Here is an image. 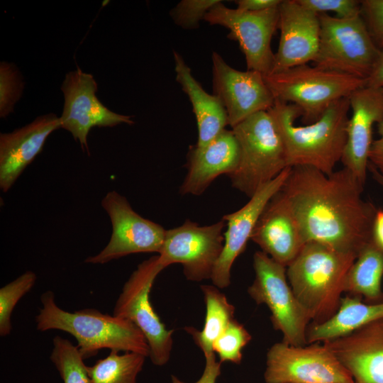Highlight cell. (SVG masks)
<instances>
[{
    "label": "cell",
    "mask_w": 383,
    "mask_h": 383,
    "mask_svg": "<svg viewBox=\"0 0 383 383\" xmlns=\"http://www.w3.org/2000/svg\"><path fill=\"white\" fill-rule=\"evenodd\" d=\"M364 185L348 169L328 175L292 167L281 188L306 243L316 242L357 256L372 240L377 209L361 195Z\"/></svg>",
    "instance_id": "obj_1"
},
{
    "label": "cell",
    "mask_w": 383,
    "mask_h": 383,
    "mask_svg": "<svg viewBox=\"0 0 383 383\" xmlns=\"http://www.w3.org/2000/svg\"><path fill=\"white\" fill-rule=\"evenodd\" d=\"M349 111V99L343 98L333 103L317 121L297 126L295 121L301 116L299 109L275 99L268 112L283 142L288 167L310 166L328 175L333 172L346 144Z\"/></svg>",
    "instance_id": "obj_2"
},
{
    "label": "cell",
    "mask_w": 383,
    "mask_h": 383,
    "mask_svg": "<svg viewBox=\"0 0 383 383\" xmlns=\"http://www.w3.org/2000/svg\"><path fill=\"white\" fill-rule=\"evenodd\" d=\"M40 302L42 307L35 316L37 329L60 330L71 334L76 338L84 360L96 355L104 348L149 357L150 348L145 337L131 321L94 309L65 311L56 304L51 291L41 295Z\"/></svg>",
    "instance_id": "obj_3"
},
{
    "label": "cell",
    "mask_w": 383,
    "mask_h": 383,
    "mask_svg": "<svg viewBox=\"0 0 383 383\" xmlns=\"http://www.w3.org/2000/svg\"><path fill=\"white\" fill-rule=\"evenodd\" d=\"M356 257L308 242L287 267L289 284L311 323L324 322L337 311L347 274Z\"/></svg>",
    "instance_id": "obj_4"
},
{
    "label": "cell",
    "mask_w": 383,
    "mask_h": 383,
    "mask_svg": "<svg viewBox=\"0 0 383 383\" xmlns=\"http://www.w3.org/2000/svg\"><path fill=\"white\" fill-rule=\"evenodd\" d=\"M240 148V162L228 175L231 185L249 198L287 165L283 142L268 111L257 112L232 128Z\"/></svg>",
    "instance_id": "obj_5"
},
{
    "label": "cell",
    "mask_w": 383,
    "mask_h": 383,
    "mask_svg": "<svg viewBox=\"0 0 383 383\" xmlns=\"http://www.w3.org/2000/svg\"><path fill=\"white\" fill-rule=\"evenodd\" d=\"M275 99L296 106L306 124L317 121L338 99L365 86V81L307 64L264 75Z\"/></svg>",
    "instance_id": "obj_6"
},
{
    "label": "cell",
    "mask_w": 383,
    "mask_h": 383,
    "mask_svg": "<svg viewBox=\"0 0 383 383\" xmlns=\"http://www.w3.org/2000/svg\"><path fill=\"white\" fill-rule=\"evenodd\" d=\"M318 16L321 35L314 65L366 81L381 51L374 45L361 14L348 18L324 13Z\"/></svg>",
    "instance_id": "obj_7"
},
{
    "label": "cell",
    "mask_w": 383,
    "mask_h": 383,
    "mask_svg": "<svg viewBox=\"0 0 383 383\" xmlns=\"http://www.w3.org/2000/svg\"><path fill=\"white\" fill-rule=\"evenodd\" d=\"M253 268L255 276L248 289L249 295L257 304L267 305L274 328L283 335L282 342L294 346L306 345L311 321L289 284L287 267L257 251Z\"/></svg>",
    "instance_id": "obj_8"
},
{
    "label": "cell",
    "mask_w": 383,
    "mask_h": 383,
    "mask_svg": "<svg viewBox=\"0 0 383 383\" xmlns=\"http://www.w3.org/2000/svg\"><path fill=\"white\" fill-rule=\"evenodd\" d=\"M164 269L158 255L140 263L124 284L113 309V316L131 321L140 330L149 345V357L157 366L169 361L173 344L174 331L167 329L149 298L156 277Z\"/></svg>",
    "instance_id": "obj_9"
},
{
    "label": "cell",
    "mask_w": 383,
    "mask_h": 383,
    "mask_svg": "<svg viewBox=\"0 0 383 383\" xmlns=\"http://www.w3.org/2000/svg\"><path fill=\"white\" fill-rule=\"evenodd\" d=\"M264 379L266 383H355L323 343L274 344L267 353Z\"/></svg>",
    "instance_id": "obj_10"
},
{
    "label": "cell",
    "mask_w": 383,
    "mask_h": 383,
    "mask_svg": "<svg viewBox=\"0 0 383 383\" xmlns=\"http://www.w3.org/2000/svg\"><path fill=\"white\" fill-rule=\"evenodd\" d=\"M223 219L209 226H199L187 220L181 226L166 230L164 243L158 254L166 268L180 263L187 279L201 282L211 279L224 245Z\"/></svg>",
    "instance_id": "obj_11"
},
{
    "label": "cell",
    "mask_w": 383,
    "mask_h": 383,
    "mask_svg": "<svg viewBox=\"0 0 383 383\" xmlns=\"http://www.w3.org/2000/svg\"><path fill=\"white\" fill-rule=\"evenodd\" d=\"M279 16V6L245 11L230 9L222 1L206 13L204 21L211 26L228 28V38L238 43L245 55L247 70L267 75L274 62L271 41L278 28Z\"/></svg>",
    "instance_id": "obj_12"
},
{
    "label": "cell",
    "mask_w": 383,
    "mask_h": 383,
    "mask_svg": "<svg viewBox=\"0 0 383 383\" xmlns=\"http://www.w3.org/2000/svg\"><path fill=\"white\" fill-rule=\"evenodd\" d=\"M101 206L111 223V238L101 252L87 257L85 262L102 265L131 254L160 253L166 233L161 225L136 213L116 191L109 192Z\"/></svg>",
    "instance_id": "obj_13"
},
{
    "label": "cell",
    "mask_w": 383,
    "mask_h": 383,
    "mask_svg": "<svg viewBox=\"0 0 383 383\" xmlns=\"http://www.w3.org/2000/svg\"><path fill=\"white\" fill-rule=\"evenodd\" d=\"M65 97L61 128L79 140L82 151L89 155L87 137L94 126L113 127L121 123L132 125V116L116 113L102 104L96 96L97 84L94 77L79 68L68 72L62 84Z\"/></svg>",
    "instance_id": "obj_14"
},
{
    "label": "cell",
    "mask_w": 383,
    "mask_h": 383,
    "mask_svg": "<svg viewBox=\"0 0 383 383\" xmlns=\"http://www.w3.org/2000/svg\"><path fill=\"white\" fill-rule=\"evenodd\" d=\"M211 61L213 94L222 102L231 128L274 105L275 97L262 73L235 70L215 51Z\"/></svg>",
    "instance_id": "obj_15"
},
{
    "label": "cell",
    "mask_w": 383,
    "mask_h": 383,
    "mask_svg": "<svg viewBox=\"0 0 383 383\" xmlns=\"http://www.w3.org/2000/svg\"><path fill=\"white\" fill-rule=\"evenodd\" d=\"M279 14L280 38L271 73L313 62L319 48L318 13L304 7L297 0H282Z\"/></svg>",
    "instance_id": "obj_16"
},
{
    "label": "cell",
    "mask_w": 383,
    "mask_h": 383,
    "mask_svg": "<svg viewBox=\"0 0 383 383\" xmlns=\"http://www.w3.org/2000/svg\"><path fill=\"white\" fill-rule=\"evenodd\" d=\"M291 168L287 167L276 178L260 188L240 209L223 216L227 226L224 245L211 278L213 285L218 289L226 288L231 284L233 262L244 251L262 211L282 188Z\"/></svg>",
    "instance_id": "obj_17"
},
{
    "label": "cell",
    "mask_w": 383,
    "mask_h": 383,
    "mask_svg": "<svg viewBox=\"0 0 383 383\" xmlns=\"http://www.w3.org/2000/svg\"><path fill=\"white\" fill-rule=\"evenodd\" d=\"M351 118L341 162L365 185L374 123L383 120V89L364 86L349 96Z\"/></svg>",
    "instance_id": "obj_18"
},
{
    "label": "cell",
    "mask_w": 383,
    "mask_h": 383,
    "mask_svg": "<svg viewBox=\"0 0 383 383\" xmlns=\"http://www.w3.org/2000/svg\"><path fill=\"white\" fill-rule=\"evenodd\" d=\"M272 259L287 267L305 241L289 203L281 189L262 211L250 237Z\"/></svg>",
    "instance_id": "obj_19"
},
{
    "label": "cell",
    "mask_w": 383,
    "mask_h": 383,
    "mask_svg": "<svg viewBox=\"0 0 383 383\" xmlns=\"http://www.w3.org/2000/svg\"><path fill=\"white\" fill-rule=\"evenodd\" d=\"M323 343L355 383H383V319Z\"/></svg>",
    "instance_id": "obj_20"
},
{
    "label": "cell",
    "mask_w": 383,
    "mask_h": 383,
    "mask_svg": "<svg viewBox=\"0 0 383 383\" xmlns=\"http://www.w3.org/2000/svg\"><path fill=\"white\" fill-rule=\"evenodd\" d=\"M239 162L240 148L232 129H224L204 146H192L180 194H202L218 177L233 173Z\"/></svg>",
    "instance_id": "obj_21"
},
{
    "label": "cell",
    "mask_w": 383,
    "mask_h": 383,
    "mask_svg": "<svg viewBox=\"0 0 383 383\" xmlns=\"http://www.w3.org/2000/svg\"><path fill=\"white\" fill-rule=\"evenodd\" d=\"M61 128L60 117L48 113L11 133L0 135V188L7 192L42 151L47 138Z\"/></svg>",
    "instance_id": "obj_22"
},
{
    "label": "cell",
    "mask_w": 383,
    "mask_h": 383,
    "mask_svg": "<svg viewBox=\"0 0 383 383\" xmlns=\"http://www.w3.org/2000/svg\"><path fill=\"white\" fill-rule=\"evenodd\" d=\"M173 56L176 80L188 96L196 119L198 140L196 145L201 147L226 129L228 125V116L221 100L204 89L182 55L174 51Z\"/></svg>",
    "instance_id": "obj_23"
},
{
    "label": "cell",
    "mask_w": 383,
    "mask_h": 383,
    "mask_svg": "<svg viewBox=\"0 0 383 383\" xmlns=\"http://www.w3.org/2000/svg\"><path fill=\"white\" fill-rule=\"evenodd\" d=\"M361 299L350 295L342 296L337 311L330 318L320 323L309 324L307 344L331 340L383 319V301L370 304Z\"/></svg>",
    "instance_id": "obj_24"
},
{
    "label": "cell",
    "mask_w": 383,
    "mask_h": 383,
    "mask_svg": "<svg viewBox=\"0 0 383 383\" xmlns=\"http://www.w3.org/2000/svg\"><path fill=\"white\" fill-rule=\"evenodd\" d=\"M383 249L372 240L358 253L347 274L344 293L364 298L366 303L383 301Z\"/></svg>",
    "instance_id": "obj_25"
},
{
    "label": "cell",
    "mask_w": 383,
    "mask_h": 383,
    "mask_svg": "<svg viewBox=\"0 0 383 383\" xmlns=\"http://www.w3.org/2000/svg\"><path fill=\"white\" fill-rule=\"evenodd\" d=\"M206 304L204 325L201 331L194 327H185L186 331L203 352L204 357L215 355L213 345L234 318L235 307L212 285H201Z\"/></svg>",
    "instance_id": "obj_26"
},
{
    "label": "cell",
    "mask_w": 383,
    "mask_h": 383,
    "mask_svg": "<svg viewBox=\"0 0 383 383\" xmlns=\"http://www.w3.org/2000/svg\"><path fill=\"white\" fill-rule=\"evenodd\" d=\"M111 350L105 358L100 359L87 372L91 383H137L136 378L141 371L146 356L133 352Z\"/></svg>",
    "instance_id": "obj_27"
},
{
    "label": "cell",
    "mask_w": 383,
    "mask_h": 383,
    "mask_svg": "<svg viewBox=\"0 0 383 383\" xmlns=\"http://www.w3.org/2000/svg\"><path fill=\"white\" fill-rule=\"evenodd\" d=\"M50 360L64 383H91L87 366L84 362L77 346L61 336L52 340Z\"/></svg>",
    "instance_id": "obj_28"
},
{
    "label": "cell",
    "mask_w": 383,
    "mask_h": 383,
    "mask_svg": "<svg viewBox=\"0 0 383 383\" xmlns=\"http://www.w3.org/2000/svg\"><path fill=\"white\" fill-rule=\"evenodd\" d=\"M36 279L33 272L27 271L0 289L1 336L10 334L12 311L18 301L32 289Z\"/></svg>",
    "instance_id": "obj_29"
},
{
    "label": "cell",
    "mask_w": 383,
    "mask_h": 383,
    "mask_svg": "<svg viewBox=\"0 0 383 383\" xmlns=\"http://www.w3.org/2000/svg\"><path fill=\"white\" fill-rule=\"evenodd\" d=\"M251 338L244 326L234 318L215 340L213 350L219 356L220 362L228 361L240 364L243 359L242 350Z\"/></svg>",
    "instance_id": "obj_30"
},
{
    "label": "cell",
    "mask_w": 383,
    "mask_h": 383,
    "mask_svg": "<svg viewBox=\"0 0 383 383\" xmlns=\"http://www.w3.org/2000/svg\"><path fill=\"white\" fill-rule=\"evenodd\" d=\"M23 83L16 67L1 62L0 65V116L6 118L13 111L21 96Z\"/></svg>",
    "instance_id": "obj_31"
},
{
    "label": "cell",
    "mask_w": 383,
    "mask_h": 383,
    "mask_svg": "<svg viewBox=\"0 0 383 383\" xmlns=\"http://www.w3.org/2000/svg\"><path fill=\"white\" fill-rule=\"evenodd\" d=\"M221 0H182L170 12L174 23L184 29H195L206 13Z\"/></svg>",
    "instance_id": "obj_32"
},
{
    "label": "cell",
    "mask_w": 383,
    "mask_h": 383,
    "mask_svg": "<svg viewBox=\"0 0 383 383\" xmlns=\"http://www.w3.org/2000/svg\"><path fill=\"white\" fill-rule=\"evenodd\" d=\"M360 14L374 45L383 51V0L360 1Z\"/></svg>",
    "instance_id": "obj_33"
},
{
    "label": "cell",
    "mask_w": 383,
    "mask_h": 383,
    "mask_svg": "<svg viewBox=\"0 0 383 383\" xmlns=\"http://www.w3.org/2000/svg\"><path fill=\"white\" fill-rule=\"evenodd\" d=\"M304 7L316 13H336V17L352 18L360 14V1L357 0H297Z\"/></svg>",
    "instance_id": "obj_34"
},
{
    "label": "cell",
    "mask_w": 383,
    "mask_h": 383,
    "mask_svg": "<svg viewBox=\"0 0 383 383\" xmlns=\"http://www.w3.org/2000/svg\"><path fill=\"white\" fill-rule=\"evenodd\" d=\"M206 365L201 377L194 383H216L221 374V362H217L215 355L205 357ZM172 383H184L176 376L172 375Z\"/></svg>",
    "instance_id": "obj_35"
},
{
    "label": "cell",
    "mask_w": 383,
    "mask_h": 383,
    "mask_svg": "<svg viewBox=\"0 0 383 383\" xmlns=\"http://www.w3.org/2000/svg\"><path fill=\"white\" fill-rule=\"evenodd\" d=\"M379 138L373 140L369 155V162L383 177V120L377 123Z\"/></svg>",
    "instance_id": "obj_36"
},
{
    "label": "cell",
    "mask_w": 383,
    "mask_h": 383,
    "mask_svg": "<svg viewBox=\"0 0 383 383\" xmlns=\"http://www.w3.org/2000/svg\"><path fill=\"white\" fill-rule=\"evenodd\" d=\"M282 0H237V8L245 11H260L279 6Z\"/></svg>",
    "instance_id": "obj_37"
},
{
    "label": "cell",
    "mask_w": 383,
    "mask_h": 383,
    "mask_svg": "<svg viewBox=\"0 0 383 383\" xmlns=\"http://www.w3.org/2000/svg\"><path fill=\"white\" fill-rule=\"evenodd\" d=\"M365 86L383 89V51H381L372 73L366 79Z\"/></svg>",
    "instance_id": "obj_38"
},
{
    "label": "cell",
    "mask_w": 383,
    "mask_h": 383,
    "mask_svg": "<svg viewBox=\"0 0 383 383\" xmlns=\"http://www.w3.org/2000/svg\"><path fill=\"white\" fill-rule=\"evenodd\" d=\"M372 240L383 249V210L377 209L372 226Z\"/></svg>",
    "instance_id": "obj_39"
},
{
    "label": "cell",
    "mask_w": 383,
    "mask_h": 383,
    "mask_svg": "<svg viewBox=\"0 0 383 383\" xmlns=\"http://www.w3.org/2000/svg\"><path fill=\"white\" fill-rule=\"evenodd\" d=\"M367 170L371 172L372 178L383 188V177L377 169L372 164L368 162Z\"/></svg>",
    "instance_id": "obj_40"
}]
</instances>
